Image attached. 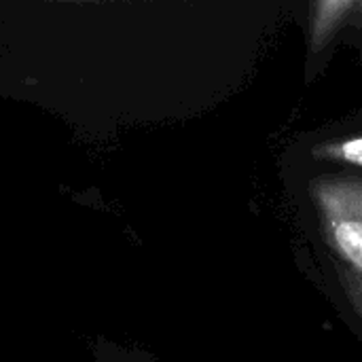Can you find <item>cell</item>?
I'll use <instances>...</instances> for the list:
<instances>
[{
    "mask_svg": "<svg viewBox=\"0 0 362 362\" xmlns=\"http://www.w3.org/2000/svg\"><path fill=\"white\" fill-rule=\"evenodd\" d=\"M358 11H362V2H358Z\"/></svg>",
    "mask_w": 362,
    "mask_h": 362,
    "instance_id": "cell-5",
    "label": "cell"
},
{
    "mask_svg": "<svg viewBox=\"0 0 362 362\" xmlns=\"http://www.w3.org/2000/svg\"><path fill=\"white\" fill-rule=\"evenodd\" d=\"M314 159L320 161H337L352 168H362V136L335 140V142H320L312 151Z\"/></svg>",
    "mask_w": 362,
    "mask_h": 362,
    "instance_id": "cell-3",
    "label": "cell"
},
{
    "mask_svg": "<svg viewBox=\"0 0 362 362\" xmlns=\"http://www.w3.org/2000/svg\"><path fill=\"white\" fill-rule=\"evenodd\" d=\"M335 276L352 305V310L356 312V316L362 320V276L352 272L350 267H346L344 263L335 261Z\"/></svg>",
    "mask_w": 362,
    "mask_h": 362,
    "instance_id": "cell-4",
    "label": "cell"
},
{
    "mask_svg": "<svg viewBox=\"0 0 362 362\" xmlns=\"http://www.w3.org/2000/svg\"><path fill=\"white\" fill-rule=\"evenodd\" d=\"M310 195L327 244L339 263L362 276V178L318 176L310 182Z\"/></svg>",
    "mask_w": 362,
    "mask_h": 362,
    "instance_id": "cell-1",
    "label": "cell"
},
{
    "mask_svg": "<svg viewBox=\"0 0 362 362\" xmlns=\"http://www.w3.org/2000/svg\"><path fill=\"white\" fill-rule=\"evenodd\" d=\"M358 11L356 0H325L310 6V49L320 53Z\"/></svg>",
    "mask_w": 362,
    "mask_h": 362,
    "instance_id": "cell-2",
    "label": "cell"
}]
</instances>
